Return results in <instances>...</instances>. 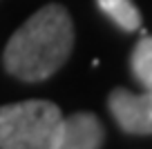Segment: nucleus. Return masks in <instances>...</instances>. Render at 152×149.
I'll list each match as a JSON object with an SVG mask.
<instances>
[{
	"label": "nucleus",
	"instance_id": "1",
	"mask_svg": "<svg viewBox=\"0 0 152 149\" xmlns=\"http://www.w3.org/2000/svg\"><path fill=\"white\" fill-rule=\"evenodd\" d=\"M74 47V25L63 5L38 9L5 47V69L25 82H38L54 76Z\"/></svg>",
	"mask_w": 152,
	"mask_h": 149
},
{
	"label": "nucleus",
	"instance_id": "2",
	"mask_svg": "<svg viewBox=\"0 0 152 149\" xmlns=\"http://www.w3.org/2000/svg\"><path fill=\"white\" fill-rule=\"evenodd\" d=\"M63 114L49 100L0 107V149H56Z\"/></svg>",
	"mask_w": 152,
	"mask_h": 149
},
{
	"label": "nucleus",
	"instance_id": "3",
	"mask_svg": "<svg viewBox=\"0 0 152 149\" xmlns=\"http://www.w3.org/2000/svg\"><path fill=\"white\" fill-rule=\"evenodd\" d=\"M107 107L125 134H152V91L132 93L119 87L107 96Z\"/></svg>",
	"mask_w": 152,
	"mask_h": 149
},
{
	"label": "nucleus",
	"instance_id": "4",
	"mask_svg": "<svg viewBox=\"0 0 152 149\" xmlns=\"http://www.w3.org/2000/svg\"><path fill=\"white\" fill-rule=\"evenodd\" d=\"M105 129L101 120L90 111L72 114L63 118V129L56 149H101Z\"/></svg>",
	"mask_w": 152,
	"mask_h": 149
},
{
	"label": "nucleus",
	"instance_id": "5",
	"mask_svg": "<svg viewBox=\"0 0 152 149\" xmlns=\"http://www.w3.org/2000/svg\"><path fill=\"white\" fill-rule=\"evenodd\" d=\"M105 16L125 31H137L141 27V14L132 0H96Z\"/></svg>",
	"mask_w": 152,
	"mask_h": 149
},
{
	"label": "nucleus",
	"instance_id": "6",
	"mask_svg": "<svg viewBox=\"0 0 152 149\" xmlns=\"http://www.w3.org/2000/svg\"><path fill=\"white\" fill-rule=\"evenodd\" d=\"M130 67L139 82L145 91H152V36H143L137 42L132 56H130Z\"/></svg>",
	"mask_w": 152,
	"mask_h": 149
}]
</instances>
